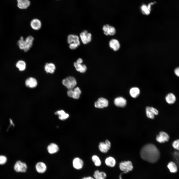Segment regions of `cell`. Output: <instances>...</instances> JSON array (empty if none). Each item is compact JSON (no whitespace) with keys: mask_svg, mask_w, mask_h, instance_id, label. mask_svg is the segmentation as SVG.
Instances as JSON below:
<instances>
[{"mask_svg":"<svg viewBox=\"0 0 179 179\" xmlns=\"http://www.w3.org/2000/svg\"><path fill=\"white\" fill-rule=\"evenodd\" d=\"M141 158L151 163H155L159 160L160 153L159 149L154 144L148 143L141 148L140 153Z\"/></svg>","mask_w":179,"mask_h":179,"instance_id":"6da1fadb","label":"cell"},{"mask_svg":"<svg viewBox=\"0 0 179 179\" xmlns=\"http://www.w3.org/2000/svg\"><path fill=\"white\" fill-rule=\"evenodd\" d=\"M34 39V37L31 35L28 36L25 39L22 36H21L17 44L20 49L25 52H27L32 47Z\"/></svg>","mask_w":179,"mask_h":179,"instance_id":"7a4b0ae2","label":"cell"},{"mask_svg":"<svg viewBox=\"0 0 179 179\" xmlns=\"http://www.w3.org/2000/svg\"><path fill=\"white\" fill-rule=\"evenodd\" d=\"M67 42L69 44V48L72 49H76L80 45L79 37L76 35H69L68 36Z\"/></svg>","mask_w":179,"mask_h":179,"instance_id":"3957f363","label":"cell"},{"mask_svg":"<svg viewBox=\"0 0 179 179\" xmlns=\"http://www.w3.org/2000/svg\"><path fill=\"white\" fill-rule=\"evenodd\" d=\"M62 83L67 89H73L76 85L77 82L75 79L73 77L69 76L62 81Z\"/></svg>","mask_w":179,"mask_h":179,"instance_id":"277c9868","label":"cell"},{"mask_svg":"<svg viewBox=\"0 0 179 179\" xmlns=\"http://www.w3.org/2000/svg\"><path fill=\"white\" fill-rule=\"evenodd\" d=\"M120 170L126 173L132 170L133 166L132 162L130 161H124L121 162L119 164Z\"/></svg>","mask_w":179,"mask_h":179,"instance_id":"5b68a950","label":"cell"},{"mask_svg":"<svg viewBox=\"0 0 179 179\" xmlns=\"http://www.w3.org/2000/svg\"><path fill=\"white\" fill-rule=\"evenodd\" d=\"M170 138V136L167 133L161 131L157 135L156 139L158 142L163 143L168 142Z\"/></svg>","mask_w":179,"mask_h":179,"instance_id":"8992f818","label":"cell"},{"mask_svg":"<svg viewBox=\"0 0 179 179\" xmlns=\"http://www.w3.org/2000/svg\"><path fill=\"white\" fill-rule=\"evenodd\" d=\"M111 147V143L108 140H106L105 142H101L98 145L99 150L103 153H107L110 149Z\"/></svg>","mask_w":179,"mask_h":179,"instance_id":"52a82bcc","label":"cell"},{"mask_svg":"<svg viewBox=\"0 0 179 179\" xmlns=\"http://www.w3.org/2000/svg\"><path fill=\"white\" fill-rule=\"evenodd\" d=\"M15 170L18 172H25L27 169V166L26 163L18 161L15 163L14 167Z\"/></svg>","mask_w":179,"mask_h":179,"instance_id":"ba28073f","label":"cell"},{"mask_svg":"<svg viewBox=\"0 0 179 179\" xmlns=\"http://www.w3.org/2000/svg\"><path fill=\"white\" fill-rule=\"evenodd\" d=\"M80 36L83 43L87 44L91 40V34L88 33L86 30H84L80 34Z\"/></svg>","mask_w":179,"mask_h":179,"instance_id":"9c48e42d","label":"cell"},{"mask_svg":"<svg viewBox=\"0 0 179 179\" xmlns=\"http://www.w3.org/2000/svg\"><path fill=\"white\" fill-rule=\"evenodd\" d=\"M81 93V91L78 87L75 88L73 90L72 89H69L67 92V94L69 96L76 99L79 98Z\"/></svg>","mask_w":179,"mask_h":179,"instance_id":"30bf717a","label":"cell"},{"mask_svg":"<svg viewBox=\"0 0 179 179\" xmlns=\"http://www.w3.org/2000/svg\"><path fill=\"white\" fill-rule=\"evenodd\" d=\"M146 113L148 118L152 119L154 118L155 115H157L159 113L158 110L156 109L148 106L146 108Z\"/></svg>","mask_w":179,"mask_h":179,"instance_id":"8fae6325","label":"cell"},{"mask_svg":"<svg viewBox=\"0 0 179 179\" xmlns=\"http://www.w3.org/2000/svg\"><path fill=\"white\" fill-rule=\"evenodd\" d=\"M73 168L75 169L79 170L83 167L84 163L83 160L79 157H77L74 158L72 161Z\"/></svg>","mask_w":179,"mask_h":179,"instance_id":"7c38bea8","label":"cell"},{"mask_svg":"<svg viewBox=\"0 0 179 179\" xmlns=\"http://www.w3.org/2000/svg\"><path fill=\"white\" fill-rule=\"evenodd\" d=\"M104 34L106 35L112 36L116 33V30L113 27L107 24L104 25L102 28Z\"/></svg>","mask_w":179,"mask_h":179,"instance_id":"4fadbf2b","label":"cell"},{"mask_svg":"<svg viewBox=\"0 0 179 179\" xmlns=\"http://www.w3.org/2000/svg\"><path fill=\"white\" fill-rule=\"evenodd\" d=\"M108 104V101L102 97L99 98L94 103L95 107L99 108H103L107 106Z\"/></svg>","mask_w":179,"mask_h":179,"instance_id":"5bb4252c","label":"cell"},{"mask_svg":"<svg viewBox=\"0 0 179 179\" xmlns=\"http://www.w3.org/2000/svg\"><path fill=\"white\" fill-rule=\"evenodd\" d=\"M30 25L31 28L33 30H38L41 27L42 23L39 19L35 18L31 20L30 23Z\"/></svg>","mask_w":179,"mask_h":179,"instance_id":"9a60e30c","label":"cell"},{"mask_svg":"<svg viewBox=\"0 0 179 179\" xmlns=\"http://www.w3.org/2000/svg\"><path fill=\"white\" fill-rule=\"evenodd\" d=\"M115 104L117 106L123 107L127 104L126 100L123 97H120L115 98L114 101Z\"/></svg>","mask_w":179,"mask_h":179,"instance_id":"2e32d148","label":"cell"},{"mask_svg":"<svg viewBox=\"0 0 179 179\" xmlns=\"http://www.w3.org/2000/svg\"><path fill=\"white\" fill-rule=\"evenodd\" d=\"M26 85L28 87L33 88L35 87L37 85V80L33 77H30L26 79L25 81Z\"/></svg>","mask_w":179,"mask_h":179,"instance_id":"e0dca14e","label":"cell"},{"mask_svg":"<svg viewBox=\"0 0 179 179\" xmlns=\"http://www.w3.org/2000/svg\"><path fill=\"white\" fill-rule=\"evenodd\" d=\"M36 171L39 173H43L46 170L47 167L45 164L42 162H39L37 163L35 166Z\"/></svg>","mask_w":179,"mask_h":179,"instance_id":"ac0fdd59","label":"cell"},{"mask_svg":"<svg viewBox=\"0 0 179 179\" xmlns=\"http://www.w3.org/2000/svg\"><path fill=\"white\" fill-rule=\"evenodd\" d=\"M59 148L56 144L52 143L50 144L47 147L48 152L50 154H53L57 152L59 150Z\"/></svg>","mask_w":179,"mask_h":179,"instance_id":"d6986e66","label":"cell"},{"mask_svg":"<svg viewBox=\"0 0 179 179\" xmlns=\"http://www.w3.org/2000/svg\"><path fill=\"white\" fill-rule=\"evenodd\" d=\"M17 6L20 9L27 8L30 5V2L28 0H17Z\"/></svg>","mask_w":179,"mask_h":179,"instance_id":"ffe728a7","label":"cell"},{"mask_svg":"<svg viewBox=\"0 0 179 179\" xmlns=\"http://www.w3.org/2000/svg\"><path fill=\"white\" fill-rule=\"evenodd\" d=\"M167 167L171 173H176L178 171V167L175 162L172 161L169 162L167 165Z\"/></svg>","mask_w":179,"mask_h":179,"instance_id":"44dd1931","label":"cell"},{"mask_svg":"<svg viewBox=\"0 0 179 179\" xmlns=\"http://www.w3.org/2000/svg\"><path fill=\"white\" fill-rule=\"evenodd\" d=\"M93 176L95 179H106L107 175L103 171H100L97 170L94 172Z\"/></svg>","mask_w":179,"mask_h":179,"instance_id":"7402d4cb","label":"cell"},{"mask_svg":"<svg viewBox=\"0 0 179 179\" xmlns=\"http://www.w3.org/2000/svg\"><path fill=\"white\" fill-rule=\"evenodd\" d=\"M45 70L47 73L52 74L56 69L55 65L51 63H46L44 66Z\"/></svg>","mask_w":179,"mask_h":179,"instance_id":"603a6c76","label":"cell"},{"mask_svg":"<svg viewBox=\"0 0 179 179\" xmlns=\"http://www.w3.org/2000/svg\"><path fill=\"white\" fill-rule=\"evenodd\" d=\"M109 45L110 47L115 51L118 50L120 47L119 41L115 39H112L109 42Z\"/></svg>","mask_w":179,"mask_h":179,"instance_id":"cb8c5ba5","label":"cell"},{"mask_svg":"<svg viewBox=\"0 0 179 179\" xmlns=\"http://www.w3.org/2000/svg\"><path fill=\"white\" fill-rule=\"evenodd\" d=\"M105 163L107 166L110 167H113L115 165L116 161L113 157L110 156L107 157L105 159Z\"/></svg>","mask_w":179,"mask_h":179,"instance_id":"d4e9b609","label":"cell"},{"mask_svg":"<svg viewBox=\"0 0 179 179\" xmlns=\"http://www.w3.org/2000/svg\"><path fill=\"white\" fill-rule=\"evenodd\" d=\"M74 65L76 70L81 73L85 72L87 69V67L85 65L79 63L77 62L74 63Z\"/></svg>","mask_w":179,"mask_h":179,"instance_id":"484cf974","label":"cell"},{"mask_svg":"<svg viewBox=\"0 0 179 179\" xmlns=\"http://www.w3.org/2000/svg\"><path fill=\"white\" fill-rule=\"evenodd\" d=\"M165 99L167 102L169 104H172L174 103L176 100L175 95L172 93H169L166 96Z\"/></svg>","mask_w":179,"mask_h":179,"instance_id":"4316f807","label":"cell"},{"mask_svg":"<svg viewBox=\"0 0 179 179\" xmlns=\"http://www.w3.org/2000/svg\"><path fill=\"white\" fill-rule=\"evenodd\" d=\"M140 92V90L137 87H133L130 90V94L133 97L135 98L139 95Z\"/></svg>","mask_w":179,"mask_h":179,"instance_id":"83f0119b","label":"cell"},{"mask_svg":"<svg viewBox=\"0 0 179 179\" xmlns=\"http://www.w3.org/2000/svg\"><path fill=\"white\" fill-rule=\"evenodd\" d=\"M151 4H152L151 3L147 6L144 4L141 6V11L143 14L148 15L150 14Z\"/></svg>","mask_w":179,"mask_h":179,"instance_id":"f1b7e54d","label":"cell"},{"mask_svg":"<svg viewBox=\"0 0 179 179\" xmlns=\"http://www.w3.org/2000/svg\"><path fill=\"white\" fill-rule=\"evenodd\" d=\"M16 66L21 71L24 70L26 67V64L25 62L23 60L18 61L16 64Z\"/></svg>","mask_w":179,"mask_h":179,"instance_id":"f546056e","label":"cell"},{"mask_svg":"<svg viewBox=\"0 0 179 179\" xmlns=\"http://www.w3.org/2000/svg\"><path fill=\"white\" fill-rule=\"evenodd\" d=\"M91 159L96 166L99 167L101 165V161L98 156L96 155L93 156L92 157Z\"/></svg>","mask_w":179,"mask_h":179,"instance_id":"4dcf8cb0","label":"cell"},{"mask_svg":"<svg viewBox=\"0 0 179 179\" xmlns=\"http://www.w3.org/2000/svg\"><path fill=\"white\" fill-rule=\"evenodd\" d=\"M173 156L175 162L177 165L179 169V152L178 151L174 152L173 154Z\"/></svg>","mask_w":179,"mask_h":179,"instance_id":"1f68e13d","label":"cell"},{"mask_svg":"<svg viewBox=\"0 0 179 179\" xmlns=\"http://www.w3.org/2000/svg\"><path fill=\"white\" fill-rule=\"evenodd\" d=\"M172 145L174 149L179 151V139L174 141L172 143Z\"/></svg>","mask_w":179,"mask_h":179,"instance_id":"d6a6232c","label":"cell"},{"mask_svg":"<svg viewBox=\"0 0 179 179\" xmlns=\"http://www.w3.org/2000/svg\"><path fill=\"white\" fill-rule=\"evenodd\" d=\"M7 161V158L5 156L0 155V165H2L5 163Z\"/></svg>","mask_w":179,"mask_h":179,"instance_id":"836d02e7","label":"cell"},{"mask_svg":"<svg viewBox=\"0 0 179 179\" xmlns=\"http://www.w3.org/2000/svg\"><path fill=\"white\" fill-rule=\"evenodd\" d=\"M69 116V114L65 113L59 116L58 118L59 119L62 120H64L67 119Z\"/></svg>","mask_w":179,"mask_h":179,"instance_id":"e575fe53","label":"cell"},{"mask_svg":"<svg viewBox=\"0 0 179 179\" xmlns=\"http://www.w3.org/2000/svg\"><path fill=\"white\" fill-rule=\"evenodd\" d=\"M65 112L63 110H61L57 111L55 112V114L56 115H57L59 116L65 113Z\"/></svg>","mask_w":179,"mask_h":179,"instance_id":"d590c367","label":"cell"},{"mask_svg":"<svg viewBox=\"0 0 179 179\" xmlns=\"http://www.w3.org/2000/svg\"><path fill=\"white\" fill-rule=\"evenodd\" d=\"M174 73L177 76L179 77V67L175 69L174 70Z\"/></svg>","mask_w":179,"mask_h":179,"instance_id":"8d00e7d4","label":"cell"},{"mask_svg":"<svg viewBox=\"0 0 179 179\" xmlns=\"http://www.w3.org/2000/svg\"><path fill=\"white\" fill-rule=\"evenodd\" d=\"M81 179H95L94 177L91 176H88L84 177L82 178Z\"/></svg>","mask_w":179,"mask_h":179,"instance_id":"74e56055","label":"cell"},{"mask_svg":"<svg viewBox=\"0 0 179 179\" xmlns=\"http://www.w3.org/2000/svg\"><path fill=\"white\" fill-rule=\"evenodd\" d=\"M76 62L82 64L83 62V60L81 58H79L77 60Z\"/></svg>","mask_w":179,"mask_h":179,"instance_id":"f35d334b","label":"cell"},{"mask_svg":"<svg viewBox=\"0 0 179 179\" xmlns=\"http://www.w3.org/2000/svg\"><path fill=\"white\" fill-rule=\"evenodd\" d=\"M10 124L14 126V124L13 122V121H12V120L11 119H10Z\"/></svg>","mask_w":179,"mask_h":179,"instance_id":"ab89813d","label":"cell"}]
</instances>
